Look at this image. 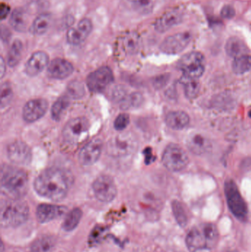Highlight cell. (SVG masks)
I'll use <instances>...</instances> for the list:
<instances>
[{"instance_id":"cell-18","label":"cell","mask_w":251,"mask_h":252,"mask_svg":"<svg viewBox=\"0 0 251 252\" xmlns=\"http://www.w3.org/2000/svg\"><path fill=\"white\" fill-rule=\"evenodd\" d=\"M49 63V56L42 51L34 53L25 65V72L28 76L34 77L41 73Z\"/></svg>"},{"instance_id":"cell-28","label":"cell","mask_w":251,"mask_h":252,"mask_svg":"<svg viewBox=\"0 0 251 252\" xmlns=\"http://www.w3.org/2000/svg\"><path fill=\"white\" fill-rule=\"evenodd\" d=\"M232 70L236 75H243L251 71V56L243 55L234 59Z\"/></svg>"},{"instance_id":"cell-38","label":"cell","mask_w":251,"mask_h":252,"mask_svg":"<svg viewBox=\"0 0 251 252\" xmlns=\"http://www.w3.org/2000/svg\"><path fill=\"white\" fill-rule=\"evenodd\" d=\"M215 105L217 107L221 108V109H228L232 107L233 99L228 94H222L215 98Z\"/></svg>"},{"instance_id":"cell-21","label":"cell","mask_w":251,"mask_h":252,"mask_svg":"<svg viewBox=\"0 0 251 252\" xmlns=\"http://www.w3.org/2000/svg\"><path fill=\"white\" fill-rule=\"evenodd\" d=\"M165 122L173 130H182L190 124V118L184 111H172L167 115Z\"/></svg>"},{"instance_id":"cell-36","label":"cell","mask_w":251,"mask_h":252,"mask_svg":"<svg viewBox=\"0 0 251 252\" xmlns=\"http://www.w3.org/2000/svg\"><path fill=\"white\" fill-rule=\"evenodd\" d=\"M13 96L11 86L8 83H3L1 85V108L6 107L10 103Z\"/></svg>"},{"instance_id":"cell-32","label":"cell","mask_w":251,"mask_h":252,"mask_svg":"<svg viewBox=\"0 0 251 252\" xmlns=\"http://www.w3.org/2000/svg\"><path fill=\"white\" fill-rule=\"evenodd\" d=\"M172 210L175 220L178 225L181 227H185L188 223V218L183 204L180 201L175 200L172 202Z\"/></svg>"},{"instance_id":"cell-34","label":"cell","mask_w":251,"mask_h":252,"mask_svg":"<svg viewBox=\"0 0 251 252\" xmlns=\"http://www.w3.org/2000/svg\"><path fill=\"white\" fill-rule=\"evenodd\" d=\"M143 103V97L140 93H133L121 102L122 109H128L131 108H137Z\"/></svg>"},{"instance_id":"cell-27","label":"cell","mask_w":251,"mask_h":252,"mask_svg":"<svg viewBox=\"0 0 251 252\" xmlns=\"http://www.w3.org/2000/svg\"><path fill=\"white\" fill-rule=\"evenodd\" d=\"M10 26L18 32H25L27 28V18L22 9L16 8L12 12L9 20Z\"/></svg>"},{"instance_id":"cell-30","label":"cell","mask_w":251,"mask_h":252,"mask_svg":"<svg viewBox=\"0 0 251 252\" xmlns=\"http://www.w3.org/2000/svg\"><path fill=\"white\" fill-rule=\"evenodd\" d=\"M23 45L20 40H15L7 53V64L10 67H14L20 62L22 58Z\"/></svg>"},{"instance_id":"cell-17","label":"cell","mask_w":251,"mask_h":252,"mask_svg":"<svg viewBox=\"0 0 251 252\" xmlns=\"http://www.w3.org/2000/svg\"><path fill=\"white\" fill-rule=\"evenodd\" d=\"M67 211L63 206L41 204L36 209L37 220L39 223H45L63 216Z\"/></svg>"},{"instance_id":"cell-25","label":"cell","mask_w":251,"mask_h":252,"mask_svg":"<svg viewBox=\"0 0 251 252\" xmlns=\"http://www.w3.org/2000/svg\"><path fill=\"white\" fill-rule=\"evenodd\" d=\"M139 35L135 32H129L122 37V46L125 53L130 55L137 53L139 49Z\"/></svg>"},{"instance_id":"cell-7","label":"cell","mask_w":251,"mask_h":252,"mask_svg":"<svg viewBox=\"0 0 251 252\" xmlns=\"http://www.w3.org/2000/svg\"><path fill=\"white\" fill-rule=\"evenodd\" d=\"M162 162L169 171H181L188 164L189 157L181 146L176 144H170L164 151Z\"/></svg>"},{"instance_id":"cell-43","label":"cell","mask_w":251,"mask_h":252,"mask_svg":"<svg viewBox=\"0 0 251 252\" xmlns=\"http://www.w3.org/2000/svg\"><path fill=\"white\" fill-rule=\"evenodd\" d=\"M78 26L83 30L85 33L89 35L93 29L92 22L88 19H84L80 21Z\"/></svg>"},{"instance_id":"cell-11","label":"cell","mask_w":251,"mask_h":252,"mask_svg":"<svg viewBox=\"0 0 251 252\" xmlns=\"http://www.w3.org/2000/svg\"><path fill=\"white\" fill-rule=\"evenodd\" d=\"M113 81V74L108 66L99 68L91 72L87 78V86L92 93H101L104 91Z\"/></svg>"},{"instance_id":"cell-9","label":"cell","mask_w":251,"mask_h":252,"mask_svg":"<svg viewBox=\"0 0 251 252\" xmlns=\"http://www.w3.org/2000/svg\"><path fill=\"white\" fill-rule=\"evenodd\" d=\"M89 123L86 118H76L70 120L64 126L63 136L65 140L72 145L83 142L88 136Z\"/></svg>"},{"instance_id":"cell-24","label":"cell","mask_w":251,"mask_h":252,"mask_svg":"<svg viewBox=\"0 0 251 252\" xmlns=\"http://www.w3.org/2000/svg\"><path fill=\"white\" fill-rule=\"evenodd\" d=\"M51 24V16L49 13H42L34 20L30 31L37 35H44L47 32Z\"/></svg>"},{"instance_id":"cell-13","label":"cell","mask_w":251,"mask_h":252,"mask_svg":"<svg viewBox=\"0 0 251 252\" xmlns=\"http://www.w3.org/2000/svg\"><path fill=\"white\" fill-rule=\"evenodd\" d=\"M184 10L181 7H174L165 12L155 22V30L161 33L167 32L180 25L184 20Z\"/></svg>"},{"instance_id":"cell-42","label":"cell","mask_w":251,"mask_h":252,"mask_svg":"<svg viewBox=\"0 0 251 252\" xmlns=\"http://www.w3.org/2000/svg\"><path fill=\"white\" fill-rule=\"evenodd\" d=\"M236 11L232 5H225L221 10V14L224 19H231L235 16Z\"/></svg>"},{"instance_id":"cell-33","label":"cell","mask_w":251,"mask_h":252,"mask_svg":"<svg viewBox=\"0 0 251 252\" xmlns=\"http://www.w3.org/2000/svg\"><path fill=\"white\" fill-rule=\"evenodd\" d=\"M88 36V34L85 33L78 26L77 28H70L66 33V39L68 42L72 45H79L82 44Z\"/></svg>"},{"instance_id":"cell-40","label":"cell","mask_w":251,"mask_h":252,"mask_svg":"<svg viewBox=\"0 0 251 252\" xmlns=\"http://www.w3.org/2000/svg\"><path fill=\"white\" fill-rule=\"evenodd\" d=\"M104 232L105 229H103L102 226H97V227L94 228L91 233L90 234L89 244L91 245H95V244L100 243Z\"/></svg>"},{"instance_id":"cell-44","label":"cell","mask_w":251,"mask_h":252,"mask_svg":"<svg viewBox=\"0 0 251 252\" xmlns=\"http://www.w3.org/2000/svg\"><path fill=\"white\" fill-rule=\"evenodd\" d=\"M168 81H169V75L165 74V75H160V76L155 78L154 81H153V85L156 88L162 89V87L166 85Z\"/></svg>"},{"instance_id":"cell-2","label":"cell","mask_w":251,"mask_h":252,"mask_svg":"<svg viewBox=\"0 0 251 252\" xmlns=\"http://www.w3.org/2000/svg\"><path fill=\"white\" fill-rule=\"evenodd\" d=\"M28 190V177L20 169L3 165L1 169V191L10 199H21Z\"/></svg>"},{"instance_id":"cell-46","label":"cell","mask_w":251,"mask_h":252,"mask_svg":"<svg viewBox=\"0 0 251 252\" xmlns=\"http://www.w3.org/2000/svg\"><path fill=\"white\" fill-rule=\"evenodd\" d=\"M10 36H11V34H10V31H9L7 28H5V27L1 26V41H4V42H7V41H9V39H10Z\"/></svg>"},{"instance_id":"cell-26","label":"cell","mask_w":251,"mask_h":252,"mask_svg":"<svg viewBox=\"0 0 251 252\" xmlns=\"http://www.w3.org/2000/svg\"><path fill=\"white\" fill-rule=\"evenodd\" d=\"M83 212L81 209L75 208L66 215L64 220L62 223V228L66 232H72L81 222Z\"/></svg>"},{"instance_id":"cell-31","label":"cell","mask_w":251,"mask_h":252,"mask_svg":"<svg viewBox=\"0 0 251 252\" xmlns=\"http://www.w3.org/2000/svg\"><path fill=\"white\" fill-rule=\"evenodd\" d=\"M70 100L67 96H63L56 100V103L52 107V118L54 121H59L61 119L65 111L69 107Z\"/></svg>"},{"instance_id":"cell-19","label":"cell","mask_w":251,"mask_h":252,"mask_svg":"<svg viewBox=\"0 0 251 252\" xmlns=\"http://www.w3.org/2000/svg\"><path fill=\"white\" fill-rule=\"evenodd\" d=\"M74 67L72 63L63 59H56L47 68V74L50 78L62 80L72 75Z\"/></svg>"},{"instance_id":"cell-4","label":"cell","mask_w":251,"mask_h":252,"mask_svg":"<svg viewBox=\"0 0 251 252\" xmlns=\"http://www.w3.org/2000/svg\"><path fill=\"white\" fill-rule=\"evenodd\" d=\"M28 204L21 199L1 201L0 223L2 228H16L25 223L29 218Z\"/></svg>"},{"instance_id":"cell-14","label":"cell","mask_w":251,"mask_h":252,"mask_svg":"<svg viewBox=\"0 0 251 252\" xmlns=\"http://www.w3.org/2000/svg\"><path fill=\"white\" fill-rule=\"evenodd\" d=\"M9 159L19 165H28L32 159V152L28 145L22 141L12 142L7 146Z\"/></svg>"},{"instance_id":"cell-15","label":"cell","mask_w":251,"mask_h":252,"mask_svg":"<svg viewBox=\"0 0 251 252\" xmlns=\"http://www.w3.org/2000/svg\"><path fill=\"white\" fill-rule=\"evenodd\" d=\"M103 142L100 138H94L84 145L79 153V161L85 166L92 165L100 158L103 151Z\"/></svg>"},{"instance_id":"cell-22","label":"cell","mask_w":251,"mask_h":252,"mask_svg":"<svg viewBox=\"0 0 251 252\" xmlns=\"http://www.w3.org/2000/svg\"><path fill=\"white\" fill-rule=\"evenodd\" d=\"M225 52L230 57H240L247 54L248 48L243 40L237 36L228 38L225 44Z\"/></svg>"},{"instance_id":"cell-6","label":"cell","mask_w":251,"mask_h":252,"mask_svg":"<svg viewBox=\"0 0 251 252\" xmlns=\"http://www.w3.org/2000/svg\"><path fill=\"white\" fill-rule=\"evenodd\" d=\"M206 60L200 52L193 51L183 56L177 63V68L183 72V76L198 79L205 72Z\"/></svg>"},{"instance_id":"cell-8","label":"cell","mask_w":251,"mask_h":252,"mask_svg":"<svg viewBox=\"0 0 251 252\" xmlns=\"http://www.w3.org/2000/svg\"><path fill=\"white\" fill-rule=\"evenodd\" d=\"M137 147V139L131 133H122L108 142L107 152L112 157L119 158L131 155Z\"/></svg>"},{"instance_id":"cell-41","label":"cell","mask_w":251,"mask_h":252,"mask_svg":"<svg viewBox=\"0 0 251 252\" xmlns=\"http://www.w3.org/2000/svg\"><path fill=\"white\" fill-rule=\"evenodd\" d=\"M126 96V91H125V88L122 87H116L113 90V93L112 94V99L115 101L119 102V103H121Z\"/></svg>"},{"instance_id":"cell-10","label":"cell","mask_w":251,"mask_h":252,"mask_svg":"<svg viewBox=\"0 0 251 252\" xmlns=\"http://www.w3.org/2000/svg\"><path fill=\"white\" fill-rule=\"evenodd\" d=\"M94 195L103 203H109L116 198L117 189L113 179L109 176H99L92 185Z\"/></svg>"},{"instance_id":"cell-20","label":"cell","mask_w":251,"mask_h":252,"mask_svg":"<svg viewBox=\"0 0 251 252\" xmlns=\"http://www.w3.org/2000/svg\"><path fill=\"white\" fill-rule=\"evenodd\" d=\"M187 145L192 153L195 155L200 156L209 151L211 143L209 139L203 135L193 133L187 139Z\"/></svg>"},{"instance_id":"cell-37","label":"cell","mask_w":251,"mask_h":252,"mask_svg":"<svg viewBox=\"0 0 251 252\" xmlns=\"http://www.w3.org/2000/svg\"><path fill=\"white\" fill-rule=\"evenodd\" d=\"M68 93L69 95L73 98H81L84 96V86L79 81H73L69 84L68 87Z\"/></svg>"},{"instance_id":"cell-12","label":"cell","mask_w":251,"mask_h":252,"mask_svg":"<svg viewBox=\"0 0 251 252\" xmlns=\"http://www.w3.org/2000/svg\"><path fill=\"white\" fill-rule=\"evenodd\" d=\"M191 41L192 34L190 32H178L167 37L161 44L160 50L168 55L179 54L187 48Z\"/></svg>"},{"instance_id":"cell-35","label":"cell","mask_w":251,"mask_h":252,"mask_svg":"<svg viewBox=\"0 0 251 252\" xmlns=\"http://www.w3.org/2000/svg\"><path fill=\"white\" fill-rule=\"evenodd\" d=\"M136 11L140 14L147 15L151 13L153 8V3L152 0H130Z\"/></svg>"},{"instance_id":"cell-1","label":"cell","mask_w":251,"mask_h":252,"mask_svg":"<svg viewBox=\"0 0 251 252\" xmlns=\"http://www.w3.org/2000/svg\"><path fill=\"white\" fill-rule=\"evenodd\" d=\"M67 175L59 168H49L40 173L34 182V189L41 197L59 201L67 195L69 188Z\"/></svg>"},{"instance_id":"cell-3","label":"cell","mask_w":251,"mask_h":252,"mask_svg":"<svg viewBox=\"0 0 251 252\" xmlns=\"http://www.w3.org/2000/svg\"><path fill=\"white\" fill-rule=\"evenodd\" d=\"M219 241L218 228L212 223H203L195 226L187 234L186 244L191 252L212 250Z\"/></svg>"},{"instance_id":"cell-39","label":"cell","mask_w":251,"mask_h":252,"mask_svg":"<svg viewBox=\"0 0 251 252\" xmlns=\"http://www.w3.org/2000/svg\"><path fill=\"white\" fill-rule=\"evenodd\" d=\"M130 123V118L126 114H121L117 118H116L114 121V127L116 130H123L124 129L126 128L127 126H128Z\"/></svg>"},{"instance_id":"cell-5","label":"cell","mask_w":251,"mask_h":252,"mask_svg":"<svg viewBox=\"0 0 251 252\" xmlns=\"http://www.w3.org/2000/svg\"><path fill=\"white\" fill-rule=\"evenodd\" d=\"M224 190L227 204L231 213L240 221L246 222L248 219L249 209L235 182L231 179L227 180Z\"/></svg>"},{"instance_id":"cell-16","label":"cell","mask_w":251,"mask_h":252,"mask_svg":"<svg viewBox=\"0 0 251 252\" xmlns=\"http://www.w3.org/2000/svg\"><path fill=\"white\" fill-rule=\"evenodd\" d=\"M48 109V103L42 98L29 100L23 108V118L26 122L33 123L42 118Z\"/></svg>"},{"instance_id":"cell-23","label":"cell","mask_w":251,"mask_h":252,"mask_svg":"<svg viewBox=\"0 0 251 252\" xmlns=\"http://www.w3.org/2000/svg\"><path fill=\"white\" fill-rule=\"evenodd\" d=\"M56 238L51 235H44L35 240L30 247V252H53L56 248Z\"/></svg>"},{"instance_id":"cell-47","label":"cell","mask_w":251,"mask_h":252,"mask_svg":"<svg viewBox=\"0 0 251 252\" xmlns=\"http://www.w3.org/2000/svg\"><path fill=\"white\" fill-rule=\"evenodd\" d=\"M6 67H5V62H4L3 58H1V62H0V74H1V78H2L4 77V73H5Z\"/></svg>"},{"instance_id":"cell-45","label":"cell","mask_w":251,"mask_h":252,"mask_svg":"<svg viewBox=\"0 0 251 252\" xmlns=\"http://www.w3.org/2000/svg\"><path fill=\"white\" fill-rule=\"evenodd\" d=\"M0 17L1 20H4V19L7 17L10 11V7L8 4L1 3V7H0Z\"/></svg>"},{"instance_id":"cell-29","label":"cell","mask_w":251,"mask_h":252,"mask_svg":"<svg viewBox=\"0 0 251 252\" xmlns=\"http://www.w3.org/2000/svg\"><path fill=\"white\" fill-rule=\"evenodd\" d=\"M181 83L184 87V93L187 98L194 99L197 97L200 93V88L198 79H193L183 76Z\"/></svg>"}]
</instances>
